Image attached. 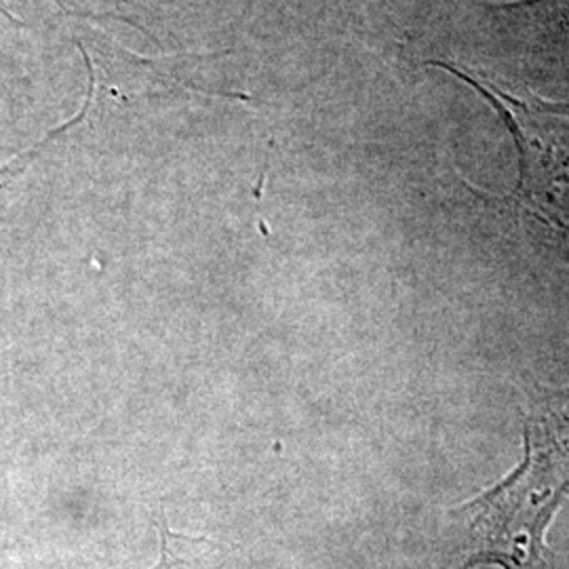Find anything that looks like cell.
<instances>
[{
  "mask_svg": "<svg viewBox=\"0 0 569 569\" xmlns=\"http://www.w3.org/2000/svg\"><path fill=\"white\" fill-rule=\"evenodd\" d=\"M569 498V388L529 390L521 465L460 517L458 569H545V533Z\"/></svg>",
  "mask_w": 569,
  "mask_h": 569,
  "instance_id": "obj_1",
  "label": "cell"
},
{
  "mask_svg": "<svg viewBox=\"0 0 569 569\" xmlns=\"http://www.w3.org/2000/svg\"><path fill=\"white\" fill-rule=\"evenodd\" d=\"M437 66L475 87L505 117L521 154L515 197L557 222V203L569 192V146L563 142L569 136V103L542 102L531 93L510 91L458 63Z\"/></svg>",
  "mask_w": 569,
  "mask_h": 569,
  "instance_id": "obj_2",
  "label": "cell"
},
{
  "mask_svg": "<svg viewBox=\"0 0 569 569\" xmlns=\"http://www.w3.org/2000/svg\"><path fill=\"white\" fill-rule=\"evenodd\" d=\"M161 557L154 569H220L224 566V549L209 538H190L171 531L163 515L157 519Z\"/></svg>",
  "mask_w": 569,
  "mask_h": 569,
  "instance_id": "obj_3",
  "label": "cell"
},
{
  "mask_svg": "<svg viewBox=\"0 0 569 569\" xmlns=\"http://www.w3.org/2000/svg\"><path fill=\"white\" fill-rule=\"evenodd\" d=\"M502 11H531L545 20L569 26V0H515L500 4Z\"/></svg>",
  "mask_w": 569,
  "mask_h": 569,
  "instance_id": "obj_4",
  "label": "cell"
}]
</instances>
